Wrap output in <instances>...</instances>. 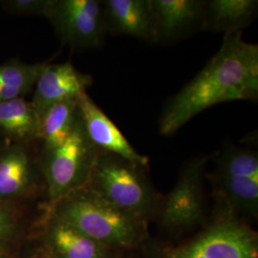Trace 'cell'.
Listing matches in <instances>:
<instances>
[{"label": "cell", "mask_w": 258, "mask_h": 258, "mask_svg": "<svg viewBox=\"0 0 258 258\" xmlns=\"http://www.w3.org/2000/svg\"><path fill=\"white\" fill-rule=\"evenodd\" d=\"M257 97V45L244 41L242 32L225 34L218 52L166 103L159 120L160 133L174 134L213 105L256 101Z\"/></svg>", "instance_id": "6da1fadb"}, {"label": "cell", "mask_w": 258, "mask_h": 258, "mask_svg": "<svg viewBox=\"0 0 258 258\" xmlns=\"http://www.w3.org/2000/svg\"><path fill=\"white\" fill-rule=\"evenodd\" d=\"M46 213L121 254L141 249L149 239L148 222L121 212L87 187L67 195Z\"/></svg>", "instance_id": "7a4b0ae2"}, {"label": "cell", "mask_w": 258, "mask_h": 258, "mask_svg": "<svg viewBox=\"0 0 258 258\" xmlns=\"http://www.w3.org/2000/svg\"><path fill=\"white\" fill-rule=\"evenodd\" d=\"M140 249L143 258H258V234L217 201L213 218L194 236L176 245L148 239Z\"/></svg>", "instance_id": "3957f363"}, {"label": "cell", "mask_w": 258, "mask_h": 258, "mask_svg": "<svg viewBox=\"0 0 258 258\" xmlns=\"http://www.w3.org/2000/svg\"><path fill=\"white\" fill-rule=\"evenodd\" d=\"M147 167L100 152L85 187L121 212L148 223L157 218L163 196L151 184Z\"/></svg>", "instance_id": "277c9868"}, {"label": "cell", "mask_w": 258, "mask_h": 258, "mask_svg": "<svg viewBox=\"0 0 258 258\" xmlns=\"http://www.w3.org/2000/svg\"><path fill=\"white\" fill-rule=\"evenodd\" d=\"M100 151L86 135L79 109L69 137L56 148L42 149L38 163L51 209L67 195L86 186Z\"/></svg>", "instance_id": "5b68a950"}, {"label": "cell", "mask_w": 258, "mask_h": 258, "mask_svg": "<svg viewBox=\"0 0 258 258\" xmlns=\"http://www.w3.org/2000/svg\"><path fill=\"white\" fill-rule=\"evenodd\" d=\"M211 180L215 197L240 218L249 222L258 215V154L249 148L225 149L217 159Z\"/></svg>", "instance_id": "8992f818"}, {"label": "cell", "mask_w": 258, "mask_h": 258, "mask_svg": "<svg viewBox=\"0 0 258 258\" xmlns=\"http://www.w3.org/2000/svg\"><path fill=\"white\" fill-rule=\"evenodd\" d=\"M208 161L205 155L190 160L171 191L163 197L157 219L164 231L182 233L205 225L203 176Z\"/></svg>", "instance_id": "52a82bcc"}, {"label": "cell", "mask_w": 258, "mask_h": 258, "mask_svg": "<svg viewBox=\"0 0 258 258\" xmlns=\"http://www.w3.org/2000/svg\"><path fill=\"white\" fill-rule=\"evenodd\" d=\"M45 19L63 44L87 50L102 46L107 34L102 1L51 0Z\"/></svg>", "instance_id": "ba28073f"}, {"label": "cell", "mask_w": 258, "mask_h": 258, "mask_svg": "<svg viewBox=\"0 0 258 258\" xmlns=\"http://www.w3.org/2000/svg\"><path fill=\"white\" fill-rule=\"evenodd\" d=\"M40 179L38 157L31 153L28 145L7 143L0 147V202L14 204L31 196Z\"/></svg>", "instance_id": "9c48e42d"}, {"label": "cell", "mask_w": 258, "mask_h": 258, "mask_svg": "<svg viewBox=\"0 0 258 258\" xmlns=\"http://www.w3.org/2000/svg\"><path fill=\"white\" fill-rule=\"evenodd\" d=\"M78 109L87 137L100 152L110 153L148 166V157L142 155L132 147L118 126L95 103L87 92L78 96Z\"/></svg>", "instance_id": "30bf717a"}, {"label": "cell", "mask_w": 258, "mask_h": 258, "mask_svg": "<svg viewBox=\"0 0 258 258\" xmlns=\"http://www.w3.org/2000/svg\"><path fill=\"white\" fill-rule=\"evenodd\" d=\"M92 77L79 71L70 61L47 65L34 88L32 104L39 119L56 103L86 92Z\"/></svg>", "instance_id": "8fae6325"}, {"label": "cell", "mask_w": 258, "mask_h": 258, "mask_svg": "<svg viewBox=\"0 0 258 258\" xmlns=\"http://www.w3.org/2000/svg\"><path fill=\"white\" fill-rule=\"evenodd\" d=\"M156 42H171L202 28L206 1L149 0Z\"/></svg>", "instance_id": "7c38bea8"}, {"label": "cell", "mask_w": 258, "mask_h": 258, "mask_svg": "<svg viewBox=\"0 0 258 258\" xmlns=\"http://www.w3.org/2000/svg\"><path fill=\"white\" fill-rule=\"evenodd\" d=\"M43 245L55 258H120L114 251L89 238L52 214L45 213Z\"/></svg>", "instance_id": "4fadbf2b"}, {"label": "cell", "mask_w": 258, "mask_h": 258, "mask_svg": "<svg viewBox=\"0 0 258 258\" xmlns=\"http://www.w3.org/2000/svg\"><path fill=\"white\" fill-rule=\"evenodd\" d=\"M102 3L107 33L156 43L149 0H105Z\"/></svg>", "instance_id": "5bb4252c"}, {"label": "cell", "mask_w": 258, "mask_h": 258, "mask_svg": "<svg viewBox=\"0 0 258 258\" xmlns=\"http://www.w3.org/2000/svg\"><path fill=\"white\" fill-rule=\"evenodd\" d=\"M39 116L25 98L0 103V136L8 143L28 145L38 140Z\"/></svg>", "instance_id": "9a60e30c"}, {"label": "cell", "mask_w": 258, "mask_h": 258, "mask_svg": "<svg viewBox=\"0 0 258 258\" xmlns=\"http://www.w3.org/2000/svg\"><path fill=\"white\" fill-rule=\"evenodd\" d=\"M256 0H211L206 1L202 29L225 34L242 32L254 19Z\"/></svg>", "instance_id": "2e32d148"}, {"label": "cell", "mask_w": 258, "mask_h": 258, "mask_svg": "<svg viewBox=\"0 0 258 258\" xmlns=\"http://www.w3.org/2000/svg\"><path fill=\"white\" fill-rule=\"evenodd\" d=\"M48 61L27 63L12 59L0 64V103L25 98L36 86Z\"/></svg>", "instance_id": "e0dca14e"}, {"label": "cell", "mask_w": 258, "mask_h": 258, "mask_svg": "<svg viewBox=\"0 0 258 258\" xmlns=\"http://www.w3.org/2000/svg\"><path fill=\"white\" fill-rule=\"evenodd\" d=\"M78 113V97L56 103L40 120L38 140L42 149L56 148L69 137Z\"/></svg>", "instance_id": "ac0fdd59"}, {"label": "cell", "mask_w": 258, "mask_h": 258, "mask_svg": "<svg viewBox=\"0 0 258 258\" xmlns=\"http://www.w3.org/2000/svg\"><path fill=\"white\" fill-rule=\"evenodd\" d=\"M19 224V212L16 206L0 202V258H14Z\"/></svg>", "instance_id": "d6986e66"}, {"label": "cell", "mask_w": 258, "mask_h": 258, "mask_svg": "<svg viewBox=\"0 0 258 258\" xmlns=\"http://www.w3.org/2000/svg\"><path fill=\"white\" fill-rule=\"evenodd\" d=\"M51 0H1L0 6L17 16H46Z\"/></svg>", "instance_id": "ffe728a7"}, {"label": "cell", "mask_w": 258, "mask_h": 258, "mask_svg": "<svg viewBox=\"0 0 258 258\" xmlns=\"http://www.w3.org/2000/svg\"><path fill=\"white\" fill-rule=\"evenodd\" d=\"M34 258H55L52 253L48 250L46 247L44 245H42V247H40L38 249V251L35 254Z\"/></svg>", "instance_id": "44dd1931"}, {"label": "cell", "mask_w": 258, "mask_h": 258, "mask_svg": "<svg viewBox=\"0 0 258 258\" xmlns=\"http://www.w3.org/2000/svg\"><path fill=\"white\" fill-rule=\"evenodd\" d=\"M120 258H136V257H133V256H124V255H123V256H121V257Z\"/></svg>", "instance_id": "7402d4cb"}]
</instances>
